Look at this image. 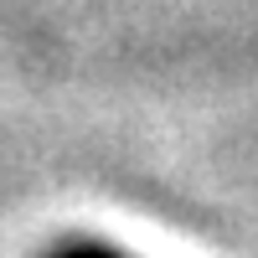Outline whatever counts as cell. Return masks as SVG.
Returning <instances> with one entry per match:
<instances>
[{
    "instance_id": "1",
    "label": "cell",
    "mask_w": 258,
    "mask_h": 258,
    "mask_svg": "<svg viewBox=\"0 0 258 258\" xmlns=\"http://www.w3.org/2000/svg\"><path fill=\"white\" fill-rule=\"evenodd\" d=\"M47 258H135V253H124L114 243H98V238H68V243H57Z\"/></svg>"
}]
</instances>
